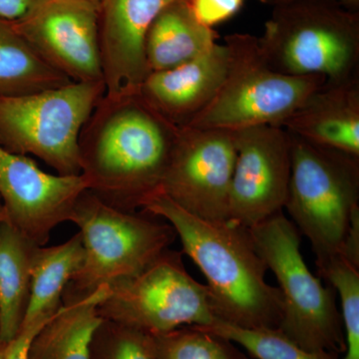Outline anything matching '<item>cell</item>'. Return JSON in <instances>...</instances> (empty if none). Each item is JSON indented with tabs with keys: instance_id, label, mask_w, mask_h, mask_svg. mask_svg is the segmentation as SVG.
Segmentation results:
<instances>
[{
	"instance_id": "19",
	"label": "cell",
	"mask_w": 359,
	"mask_h": 359,
	"mask_svg": "<svg viewBox=\"0 0 359 359\" xmlns=\"http://www.w3.org/2000/svg\"><path fill=\"white\" fill-rule=\"evenodd\" d=\"M84 247L80 233L63 244L37 247L33 255L32 290L21 327L47 323L63 306L68 283L81 269Z\"/></svg>"
},
{
	"instance_id": "7",
	"label": "cell",
	"mask_w": 359,
	"mask_h": 359,
	"mask_svg": "<svg viewBox=\"0 0 359 359\" xmlns=\"http://www.w3.org/2000/svg\"><path fill=\"white\" fill-rule=\"evenodd\" d=\"M224 42L230 50L226 76L217 95L188 126L229 131L282 126L327 84L323 77L292 76L273 69L262 55L257 39L250 35H233Z\"/></svg>"
},
{
	"instance_id": "15",
	"label": "cell",
	"mask_w": 359,
	"mask_h": 359,
	"mask_svg": "<svg viewBox=\"0 0 359 359\" xmlns=\"http://www.w3.org/2000/svg\"><path fill=\"white\" fill-rule=\"evenodd\" d=\"M230 65L226 42L184 65L151 72L138 93L161 116L177 127L188 126L217 95Z\"/></svg>"
},
{
	"instance_id": "23",
	"label": "cell",
	"mask_w": 359,
	"mask_h": 359,
	"mask_svg": "<svg viewBox=\"0 0 359 359\" xmlns=\"http://www.w3.org/2000/svg\"><path fill=\"white\" fill-rule=\"evenodd\" d=\"M231 340L256 359H339L330 351H309L297 346L278 328L248 330L216 318L211 325L201 327Z\"/></svg>"
},
{
	"instance_id": "3",
	"label": "cell",
	"mask_w": 359,
	"mask_h": 359,
	"mask_svg": "<svg viewBox=\"0 0 359 359\" xmlns=\"http://www.w3.org/2000/svg\"><path fill=\"white\" fill-rule=\"evenodd\" d=\"M290 136V179L285 208L311 241L318 269L341 257L359 222V157Z\"/></svg>"
},
{
	"instance_id": "9",
	"label": "cell",
	"mask_w": 359,
	"mask_h": 359,
	"mask_svg": "<svg viewBox=\"0 0 359 359\" xmlns=\"http://www.w3.org/2000/svg\"><path fill=\"white\" fill-rule=\"evenodd\" d=\"M99 316L150 334L186 325L205 327L216 320L207 285L193 278L181 252L167 249L139 275L110 285Z\"/></svg>"
},
{
	"instance_id": "28",
	"label": "cell",
	"mask_w": 359,
	"mask_h": 359,
	"mask_svg": "<svg viewBox=\"0 0 359 359\" xmlns=\"http://www.w3.org/2000/svg\"><path fill=\"white\" fill-rule=\"evenodd\" d=\"M42 0H0V20L16 22L25 18Z\"/></svg>"
},
{
	"instance_id": "1",
	"label": "cell",
	"mask_w": 359,
	"mask_h": 359,
	"mask_svg": "<svg viewBox=\"0 0 359 359\" xmlns=\"http://www.w3.org/2000/svg\"><path fill=\"white\" fill-rule=\"evenodd\" d=\"M180 127L138 93L100 99L79 137L81 175L105 204L137 212L159 193Z\"/></svg>"
},
{
	"instance_id": "13",
	"label": "cell",
	"mask_w": 359,
	"mask_h": 359,
	"mask_svg": "<svg viewBox=\"0 0 359 359\" xmlns=\"http://www.w3.org/2000/svg\"><path fill=\"white\" fill-rule=\"evenodd\" d=\"M13 23L47 65L72 82L104 81L99 9L84 0H42Z\"/></svg>"
},
{
	"instance_id": "11",
	"label": "cell",
	"mask_w": 359,
	"mask_h": 359,
	"mask_svg": "<svg viewBox=\"0 0 359 359\" xmlns=\"http://www.w3.org/2000/svg\"><path fill=\"white\" fill-rule=\"evenodd\" d=\"M237 159L229 222L250 229L285 208L290 179V136L275 125L235 131Z\"/></svg>"
},
{
	"instance_id": "20",
	"label": "cell",
	"mask_w": 359,
	"mask_h": 359,
	"mask_svg": "<svg viewBox=\"0 0 359 359\" xmlns=\"http://www.w3.org/2000/svg\"><path fill=\"white\" fill-rule=\"evenodd\" d=\"M37 247L13 224L1 219L0 341L13 339L25 320L32 290L33 255Z\"/></svg>"
},
{
	"instance_id": "12",
	"label": "cell",
	"mask_w": 359,
	"mask_h": 359,
	"mask_svg": "<svg viewBox=\"0 0 359 359\" xmlns=\"http://www.w3.org/2000/svg\"><path fill=\"white\" fill-rule=\"evenodd\" d=\"M88 190L81 174L62 176L43 171L29 156L0 145V199L6 219L35 245L43 247L52 231L71 215Z\"/></svg>"
},
{
	"instance_id": "26",
	"label": "cell",
	"mask_w": 359,
	"mask_h": 359,
	"mask_svg": "<svg viewBox=\"0 0 359 359\" xmlns=\"http://www.w3.org/2000/svg\"><path fill=\"white\" fill-rule=\"evenodd\" d=\"M244 0H189L196 20L212 28L237 13Z\"/></svg>"
},
{
	"instance_id": "2",
	"label": "cell",
	"mask_w": 359,
	"mask_h": 359,
	"mask_svg": "<svg viewBox=\"0 0 359 359\" xmlns=\"http://www.w3.org/2000/svg\"><path fill=\"white\" fill-rule=\"evenodd\" d=\"M142 211L173 226L183 252L207 280L218 320L248 330L280 327L282 294L266 282L269 269L249 229L229 221L198 218L161 192L151 197Z\"/></svg>"
},
{
	"instance_id": "24",
	"label": "cell",
	"mask_w": 359,
	"mask_h": 359,
	"mask_svg": "<svg viewBox=\"0 0 359 359\" xmlns=\"http://www.w3.org/2000/svg\"><path fill=\"white\" fill-rule=\"evenodd\" d=\"M318 273L339 294L346 339L344 359H359V266L339 257Z\"/></svg>"
},
{
	"instance_id": "16",
	"label": "cell",
	"mask_w": 359,
	"mask_h": 359,
	"mask_svg": "<svg viewBox=\"0 0 359 359\" xmlns=\"http://www.w3.org/2000/svg\"><path fill=\"white\" fill-rule=\"evenodd\" d=\"M280 127L313 143L359 157V76L323 85Z\"/></svg>"
},
{
	"instance_id": "32",
	"label": "cell",
	"mask_w": 359,
	"mask_h": 359,
	"mask_svg": "<svg viewBox=\"0 0 359 359\" xmlns=\"http://www.w3.org/2000/svg\"><path fill=\"white\" fill-rule=\"evenodd\" d=\"M264 1H269V0H264ZM275 1H276V0H275Z\"/></svg>"
},
{
	"instance_id": "21",
	"label": "cell",
	"mask_w": 359,
	"mask_h": 359,
	"mask_svg": "<svg viewBox=\"0 0 359 359\" xmlns=\"http://www.w3.org/2000/svg\"><path fill=\"white\" fill-rule=\"evenodd\" d=\"M70 82L40 58L13 23L0 20V98L36 93Z\"/></svg>"
},
{
	"instance_id": "5",
	"label": "cell",
	"mask_w": 359,
	"mask_h": 359,
	"mask_svg": "<svg viewBox=\"0 0 359 359\" xmlns=\"http://www.w3.org/2000/svg\"><path fill=\"white\" fill-rule=\"evenodd\" d=\"M257 252L278 280L283 299L278 330L309 351L346 353L337 290L309 271L301 252V233L278 212L249 229Z\"/></svg>"
},
{
	"instance_id": "30",
	"label": "cell",
	"mask_w": 359,
	"mask_h": 359,
	"mask_svg": "<svg viewBox=\"0 0 359 359\" xmlns=\"http://www.w3.org/2000/svg\"><path fill=\"white\" fill-rule=\"evenodd\" d=\"M276 1L280 2V4H283V2L295 1V0H276ZM344 1L353 2V4H355L358 0H344Z\"/></svg>"
},
{
	"instance_id": "6",
	"label": "cell",
	"mask_w": 359,
	"mask_h": 359,
	"mask_svg": "<svg viewBox=\"0 0 359 359\" xmlns=\"http://www.w3.org/2000/svg\"><path fill=\"white\" fill-rule=\"evenodd\" d=\"M106 92L104 81L70 82L36 93L0 98V145L35 156L62 176L81 174L79 137Z\"/></svg>"
},
{
	"instance_id": "25",
	"label": "cell",
	"mask_w": 359,
	"mask_h": 359,
	"mask_svg": "<svg viewBox=\"0 0 359 359\" xmlns=\"http://www.w3.org/2000/svg\"><path fill=\"white\" fill-rule=\"evenodd\" d=\"M92 359H156L152 335L103 320L91 344Z\"/></svg>"
},
{
	"instance_id": "29",
	"label": "cell",
	"mask_w": 359,
	"mask_h": 359,
	"mask_svg": "<svg viewBox=\"0 0 359 359\" xmlns=\"http://www.w3.org/2000/svg\"><path fill=\"white\" fill-rule=\"evenodd\" d=\"M84 1L89 2V4H93L97 8H100L101 4H102L103 0H84Z\"/></svg>"
},
{
	"instance_id": "4",
	"label": "cell",
	"mask_w": 359,
	"mask_h": 359,
	"mask_svg": "<svg viewBox=\"0 0 359 359\" xmlns=\"http://www.w3.org/2000/svg\"><path fill=\"white\" fill-rule=\"evenodd\" d=\"M69 222L79 228L84 262L66 287L63 304L139 275L177 237L173 226L159 217L116 209L89 190L77 200Z\"/></svg>"
},
{
	"instance_id": "18",
	"label": "cell",
	"mask_w": 359,
	"mask_h": 359,
	"mask_svg": "<svg viewBox=\"0 0 359 359\" xmlns=\"http://www.w3.org/2000/svg\"><path fill=\"white\" fill-rule=\"evenodd\" d=\"M217 34L196 20L189 0L170 4L157 16L146 39L149 71L157 72L193 60L212 48Z\"/></svg>"
},
{
	"instance_id": "10",
	"label": "cell",
	"mask_w": 359,
	"mask_h": 359,
	"mask_svg": "<svg viewBox=\"0 0 359 359\" xmlns=\"http://www.w3.org/2000/svg\"><path fill=\"white\" fill-rule=\"evenodd\" d=\"M235 131L180 127L161 193L198 218L229 219Z\"/></svg>"
},
{
	"instance_id": "8",
	"label": "cell",
	"mask_w": 359,
	"mask_h": 359,
	"mask_svg": "<svg viewBox=\"0 0 359 359\" xmlns=\"http://www.w3.org/2000/svg\"><path fill=\"white\" fill-rule=\"evenodd\" d=\"M257 39L273 69L340 83L359 76V30L354 16L330 7L283 2Z\"/></svg>"
},
{
	"instance_id": "22",
	"label": "cell",
	"mask_w": 359,
	"mask_h": 359,
	"mask_svg": "<svg viewBox=\"0 0 359 359\" xmlns=\"http://www.w3.org/2000/svg\"><path fill=\"white\" fill-rule=\"evenodd\" d=\"M151 335L156 359H250L235 342L198 325Z\"/></svg>"
},
{
	"instance_id": "27",
	"label": "cell",
	"mask_w": 359,
	"mask_h": 359,
	"mask_svg": "<svg viewBox=\"0 0 359 359\" xmlns=\"http://www.w3.org/2000/svg\"><path fill=\"white\" fill-rule=\"evenodd\" d=\"M45 323L21 327L13 339L0 341V359H27L30 341Z\"/></svg>"
},
{
	"instance_id": "31",
	"label": "cell",
	"mask_w": 359,
	"mask_h": 359,
	"mask_svg": "<svg viewBox=\"0 0 359 359\" xmlns=\"http://www.w3.org/2000/svg\"><path fill=\"white\" fill-rule=\"evenodd\" d=\"M2 219V201L0 199V221Z\"/></svg>"
},
{
	"instance_id": "17",
	"label": "cell",
	"mask_w": 359,
	"mask_h": 359,
	"mask_svg": "<svg viewBox=\"0 0 359 359\" xmlns=\"http://www.w3.org/2000/svg\"><path fill=\"white\" fill-rule=\"evenodd\" d=\"M111 294L110 285L62 308L40 328L27 349V359H92L94 334L102 323L98 308Z\"/></svg>"
},
{
	"instance_id": "14",
	"label": "cell",
	"mask_w": 359,
	"mask_h": 359,
	"mask_svg": "<svg viewBox=\"0 0 359 359\" xmlns=\"http://www.w3.org/2000/svg\"><path fill=\"white\" fill-rule=\"evenodd\" d=\"M178 0H103L99 42L106 95L134 93L150 74L145 46L157 16Z\"/></svg>"
}]
</instances>
